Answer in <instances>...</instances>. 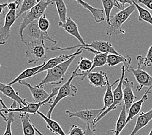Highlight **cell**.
Instances as JSON below:
<instances>
[{"instance_id":"e0dca14e","label":"cell","mask_w":152,"mask_h":135,"mask_svg":"<svg viewBox=\"0 0 152 135\" xmlns=\"http://www.w3.org/2000/svg\"><path fill=\"white\" fill-rule=\"evenodd\" d=\"M0 92H1L5 96L11 99L13 101L16 102L20 105V107H24L28 103V101L25 99L21 98L18 93L14 90L12 86L9 85H6L0 82Z\"/></svg>"},{"instance_id":"bcb514c9","label":"cell","mask_w":152,"mask_h":135,"mask_svg":"<svg viewBox=\"0 0 152 135\" xmlns=\"http://www.w3.org/2000/svg\"><path fill=\"white\" fill-rule=\"evenodd\" d=\"M148 135H152V129H151V131H150V132L149 133V134H148Z\"/></svg>"},{"instance_id":"9a60e30c","label":"cell","mask_w":152,"mask_h":135,"mask_svg":"<svg viewBox=\"0 0 152 135\" xmlns=\"http://www.w3.org/2000/svg\"><path fill=\"white\" fill-rule=\"evenodd\" d=\"M81 46L89 47V48L95 50V52L100 53L121 55L117 51H116L113 46L110 42L104 41H94L91 44H86L85 46Z\"/></svg>"},{"instance_id":"8d00e7d4","label":"cell","mask_w":152,"mask_h":135,"mask_svg":"<svg viewBox=\"0 0 152 135\" xmlns=\"http://www.w3.org/2000/svg\"><path fill=\"white\" fill-rule=\"evenodd\" d=\"M85 135H99L95 127H93L89 124H87L85 130Z\"/></svg>"},{"instance_id":"d6986e66","label":"cell","mask_w":152,"mask_h":135,"mask_svg":"<svg viewBox=\"0 0 152 135\" xmlns=\"http://www.w3.org/2000/svg\"><path fill=\"white\" fill-rule=\"evenodd\" d=\"M132 57L129 55L122 56L121 55L108 54L107 59V65L110 67L115 66L121 63H123V66H125L126 72L131 66L130 64L132 63Z\"/></svg>"},{"instance_id":"f6af8a7d","label":"cell","mask_w":152,"mask_h":135,"mask_svg":"<svg viewBox=\"0 0 152 135\" xmlns=\"http://www.w3.org/2000/svg\"><path fill=\"white\" fill-rule=\"evenodd\" d=\"M34 129H35L36 133H37L38 135H44V134H43V133H42L40 132V131H39V130H38V129L37 128V127H36L34 125Z\"/></svg>"},{"instance_id":"44dd1931","label":"cell","mask_w":152,"mask_h":135,"mask_svg":"<svg viewBox=\"0 0 152 135\" xmlns=\"http://www.w3.org/2000/svg\"><path fill=\"white\" fill-rule=\"evenodd\" d=\"M152 120V108L146 112H141L137 119L136 124L129 135H135L139 131L145 127Z\"/></svg>"},{"instance_id":"f1b7e54d","label":"cell","mask_w":152,"mask_h":135,"mask_svg":"<svg viewBox=\"0 0 152 135\" xmlns=\"http://www.w3.org/2000/svg\"><path fill=\"white\" fill-rule=\"evenodd\" d=\"M38 2L39 1H37V0H24V1H21L19 10L16 13V20L21 16H22L23 14L29 11L35 5L38 4Z\"/></svg>"},{"instance_id":"ee69618b","label":"cell","mask_w":152,"mask_h":135,"mask_svg":"<svg viewBox=\"0 0 152 135\" xmlns=\"http://www.w3.org/2000/svg\"><path fill=\"white\" fill-rule=\"evenodd\" d=\"M0 104L1 105L2 107H3V109H7V108H8L7 107V106L4 104V103H3V100L1 99V97H0Z\"/></svg>"},{"instance_id":"e575fe53","label":"cell","mask_w":152,"mask_h":135,"mask_svg":"<svg viewBox=\"0 0 152 135\" xmlns=\"http://www.w3.org/2000/svg\"><path fill=\"white\" fill-rule=\"evenodd\" d=\"M152 65V45L149 47L146 57L144 58L143 66L144 67H150Z\"/></svg>"},{"instance_id":"8fae6325","label":"cell","mask_w":152,"mask_h":135,"mask_svg":"<svg viewBox=\"0 0 152 135\" xmlns=\"http://www.w3.org/2000/svg\"><path fill=\"white\" fill-rule=\"evenodd\" d=\"M77 76H82L81 81H83L85 77L88 78L89 81L90 85H93L95 88H104L107 86V83L108 77L106 73L102 71L100 72H91L89 73H85V74H78Z\"/></svg>"},{"instance_id":"4dcf8cb0","label":"cell","mask_w":152,"mask_h":135,"mask_svg":"<svg viewBox=\"0 0 152 135\" xmlns=\"http://www.w3.org/2000/svg\"><path fill=\"white\" fill-rule=\"evenodd\" d=\"M107 53H99L95 55V57L93 60V66L89 72H91L94 69L98 67H102L104 66L107 64ZM88 72V73H89Z\"/></svg>"},{"instance_id":"836d02e7","label":"cell","mask_w":152,"mask_h":135,"mask_svg":"<svg viewBox=\"0 0 152 135\" xmlns=\"http://www.w3.org/2000/svg\"><path fill=\"white\" fill-rule=\"evenodd\" d=\"M14 121V112H9L8 113V116H7V126L5 131V133L3 135H12V124Z\"/></svg>"},{"instance_id":"1f68e13d","label":"cell","mask_w":152,"mask_h":135,"mask_svg":"<svg viewBox=\"0 0 152 135\" xmlns=\"http://www.w3.org/2000/svg\"><path fill=\"white\" fill-rule=\"evenodd\" d=\"M93 66V61L85 57H81L80 59L77 67L78 70L80 71L82 74L89 72Z\"/></svg>"},{"instance_id":"7dc6e473","label":"cell","mask_w":152,"mask_h":135,"mask_svg":"<svg viewBox=\"0 0 152 135\" xmlns=\"http://www.w3.org/2000/svg\"><path fill=\"white\" fill-rule=\"evenodd\" d=\"M0 67H1V64H0Z\"/></svg>"},{"instance_id":"ab89813d","label":"cell","mask_w":152,"mask_h":135,"mask_svg":"<svg viewBox=\"0 0 152 135\" xmlns=\"http://www.w3.org/2000/svg\"><path fill=\"white\" fill-rule=\"evenodd\" d=\"M6 14L7 13H5V12L4 11L1 14V15H0V29H1L3 27V25H4Z\"/></svg>"},{"instance_id":"c3c4849f","label":"cell","mask_w":152,"mask_h":135,"mask_svg":"<svg viewBox=\"0 0 152 135\" xmlns=\"http://www.w3.org/2000/svg\"><path fill=\"white\" fill-rule=\"evenodd\" d=\"M150 94H152V92H150Z\"/></svg>"},{"instance_id":"484cf974","label":"cell","mask_w":152,"mask_h":135,"mask_svg":"<svg viewBox=\"0 0 152 135\" xmlns=\"http://www.w3.org/2000/svg\"><path fill=\"white\" fill-rule=\"evenodd\" d=\"M119 80L120 79H117L113 83L111 84L110 83L109 81V79L107 80V86H106V92H105L104 96V107L103 109L104 111L107 110V109L109 108L111 105L113 104V90H112V88L113 86L119 82Z\"/></svg>"},{"instance_id":"60d3db41","label":"cell","mask_w":152,"mask_h":135,"mask_svg":"<svg viewBox=\"0 0 152 135\" xmlns=\"http://www.w3.org/2000/svg\"><path fill=\"white\" fill-rule=\"evenodd\" d=\"M8 5V3H1V4H0V15L4 12V9L6 7H7Z\"/></svg>"},{"instance_id":"5bb4252c","label":"cell","mask_w":152,"mask_h":135,"mask_svg":"<svg viewBox=\"0 0 152 135\" xmlns=\"http://www.w3.org/2000/svg\"><path fill=\"white\" fill-rule=\"evenodd\" d=\"M133 81H130L127 77H124L123 81V103L127 112L137 98L133 90Z\"/></svg>"},{"instance_id":"7402d4cb","label":"cell","mask_w":152,"mask_h":135,"mask_svg":"<svg viewBox=\"0 0 152 135\" xmlns=\"http://www.w3.org/2000/svg\"><path fill=\"white\" fill-rule=\"evenodd\" d=\"M45 63H43L42 64L37 66L33 67V68H28L26 70L23 71L21 74L17 77L16 78L14 79L13 81H12L10 83H9L8 85L12 86V85H14L17 83H19L21 81H25V79H28L30 77H34L36 75V74L40 70V69L45 65Z\"/></svg>"},{"instance_id":"6da1fadb","label":"cell","mask_w":152,"mask_h":135,"mask_svg":"<svg viewBox=\"0 0 152 135\" xmlns=\"http://www.w3.org/2000/svg\"><path fill=\"white\" fill-rule=\"evenodd\" d=\"M135 10V5L133 3V4L129 5L128 7L119 10V12L111 16L110 24L106 30V35L109 36V38L115 35L126 33L125 31L122 29V25L129 19V16Z\"/></svg>"},{"instance_id":"603a6c76","label":"cell","mask_w":152,"mask_h":135,"mask_svg":"<svg viewBox=\"0 0 152 135\" xmlns=\"http://www.w3.org/2000/svg\"><path fill=\"white\" fill-rule=\"evenodd\" d=\"M76 2L80 5L82 7H84V9L88 10L91 13L92 16H93L94 20H95L96 23L102 22V21H104L105 20H106V18H105V16H104V10L95 8V7H93L91 5L88 4V3L83 1H80V0H77Z\"/></svg>"},{"instance_id":"277c9868","label":"cell","mask_w":152,"mask_h":135,"mask_svg":"<svg viewBox=\"0 0 152 135\" xmlns=\"http://www.w3.org/2000/svg\"><path fill=\"white\" fill-rule=\"evenodd\" d=\"M78 70V68L77 67L73 72V73H72L71 75L70 76L69 79L67 80V81L66 83H64L62 86L59 87L58 92L57 93L55 99L53 101L51 104H50L48 114H47V117L48 118L51 119L54 109L56 107V105L59 103L60 101L67 97H75V95L77 94L78 92V89L77 86L72 84V81H73L75 77H77Z\"/></svg>"},{"instance_id":"ac0fdd59","label":"cell","mask_w":152,"mask_h":135,"mask_svg":"<svg viewBox=\"0 0 152 135\" xmlns=\"http://www.w3.org/2000/svg\"><path fill=\"white\" fill-rule=\"evenodd\" d=\"M58 25L59 27L64 29V30L66 31L67 33H69L71 36H74L75 38H77L78 41L80 42L81 45L85 46L86 44L84 40L83 39L82 36L80 35V34L77 24H76L70 17H67L66 23L62 24L59 21Z\"/></svg>"},{"instance_id":"4fadbf2b","label":"cell","mask_w":152,"mask_h":135,"mask_svg":"<svg viewBox=\"0 0 152 135\" xmlns=\"http://www.w3.org/2000/svg\"><path fill=\"white\" fill-rule=\"evenodd\" d=\"M83 50L82 48H78L77 52L70 54V55H65V54H62L60 55L52 58V59H49L48 61H47L45 65L39 70L37 74H36V75L38 74H40V73L45 72V71H48V70H50V69H52L53 68H55L57 66L60 65V64L64 63L65 61H66L67 60H69V59H71V57H75V56H78L79 55H80L82 53Z\"/></svg>"},{"instance_id":"2e32d148","label":"cell","mask_w":152,"mask_h":135,"mask_svg":"<svg viewBox=\"0 0 152 135\" xmlns=\"http://www.w3.org/2000/svg\"><path fill=\"white\" fill-rule=\"evenodd\" d=\"M18 83L21 85L27 87L30 90L34 103H41V102L46 100L50 96V94H49L43 89V88H40L38 86H33L25 81H20Z\"/></svg>"},{"instance_id":"d4e9b609","label":"cell","mask_w":152,"mask_h":135,"mask_svg":"<svg viewBox=\"0 0 152 135\" xmlns=\"http://www.w3.org/2000/svg\"><path fill=\"white\" fill-rule=\"evenodd\" d=\"M19 118L22 125L23 135H36L34 125H32L30 119V114L20 113Z\"/></svg>"},{"instance_id":"74e56055","label":"cell","mask_w":152,"mask_h":135,"mask_svg":"<svg viewBox=\"0 0 152 135\" xmlns=\"http://www.w3.org/2000/svg\"><path fill=\"white\" fill-rule=\"evenodd\" d=\"M21 1H15L13 2H8L7 7L9 10H17L20 9Z\"/></svg>"},{"instance_id":"7bdbcfd3","label":"cell","mask_w":152,"mask_h":135,"mask_svg":"<svg viewBox=\"0 0 152 135\" xmlns=\"http://www.w3.org/2000/svg\"><path fill=\"white\" fill-rule=\"evenodd\" d=\"M5 114L4 113H3L1 111V109H0V116H1V117L3 118V120H4V121H7V118L5 116V115H4Z\"/></svg>"},{"instance_id":"9c48e42d","label":"cell","mask_w":152,"mask_h":135,"mask_svg":"<svg viewBox=\"0 0 152 135\" xmlns=\"http://www.w3.org/2000/svg\"><path fill=\"white\" fill-rule=\"evenodd\" d=\"M25 55L28 64H34L40 60L45 59L47 56V51L49 47H46L45 42L31 44L27 45Z\"/></svg>"},{"instance_id":"7c38bea8","label":"cell","mask_w":152,"mask_h":135,"mask_svg":"<svg viewBox=\"0 0 152 135\" xmlns=\"http://www.w3.org/2000/svg\"><path fill=\"white\" fill-rule=\"evenodd\" d=\"M17 10H9L6 14L5 23L0 29V45H4L10 36V30L16 20Z\"/></svg>"},{"instance_id":"f35d334b","label":"cell","mask_w":152,"mask_h":135,"mask_svg":"<svg viewBox=\"0 0 152 135\" xmlns=\"http://www.w3.org/2000/svg\"><path fill=\"white\" fill-rule=\"evenodd\" d=\"M137 3H140L145 5L148 9L152 10V0H138V1H135Z\"/></svg>"},{"instance_id":"d6a6232c","label":"cell","mask_w":152,"mask_h":135,"mask_svg":"<svg viewBox=\"0 0 152 135\" xmlns=\"http://www.w3.org/2000/svg\"><path fill=\"white\" fill-rule=\"evenodd\" d=\"M38 25L42 32H48V31L50 27V22L48 18H46L45 14L43 15L38 21Z\"/></svg>"},{"instance_id":"83f0119b","label":"cell","mask_w":152,"mask_h":135,"mask_svg":"<svg viewBox=\"0 0 152 135\" xmlns=\"http://www.w3.org/2000/svg\"><path fill=\"white\" fill-rule=\"evenodd\" d=\"M133 4L135 5L136 9L139 13V20L140 21H145L146 23L150 24L152 25V15L150 12L147 9H144L143 7H140L138 3H137L135 1L132 0Z\"/></svg>"},{"instance_id":"d590c367","label":"cell","mask_w":152,"mask_h":135,"mask_svg":"<svg viewBox=\"0 0 152 135\" xmlns=\"http://www.w3.org/2000/svg\"><path fill=\"white\" fill-rule=\"evenodd\" d=\"M67 135H85V132L80 127L73 125L70 127L68 134Z\"/></svg>"},{"instance_id":"30bf717a","label":"cell","mask_w":152,"mask_h":135,"mask_svg":"<svg viewBox=\"0 0 152 135\" xmlns=\"http://www.w3.org/2000/svg\"><path fill=\"white\" fill-rule=\"evenodd\" d=\"M104 111L103 108L101 109H85L77 112H71L67 110L66 113L69 118H78L94 127L93 124L97 118Z\"/></svg>"},{"instance_id":"4316f807","label":"cell","mask_w":152,"mask_h":135,"mask_svg":"<svg viewBox=\"0 0 152 135\" xmlns=\"http://www.w3.org/2000/svg\"><path fill=\"white\" fill-rule=\"evenodd\" d=\"M127 114H128V112L126 111L125 106L123 105L121 113H120V115H119L117 121V123H116V129L115 130L116 135H120L122 130L124 129V127L126 126Z\"/></svg>"},{"instance_id":"5b68a950","label":"cell","mask_w":152,"mask_h":135,"mask_svg":"<svg viewBox=\"0 0 152 135\" xmlns=\"http://www.w3.org/2000/svg\"><path fill=\"white\" fill-rule=\"evenodd\" d=\"M55 3L54 1H39L38 4L35 5L33 8L31 9L29 11L23 14L22 16L23 20L20 24L19 27V35L20 38L22 36L24 30L28 25L38 21L43 15L45 14L46 9H48L49 5Z\"/></svg>"},{"instance_id":"52a82bcc","label":"cell","mask_w":152,"mask_h":135,"mask_svg":"<svg viewBox=\"0 0 152 135\" xmlns=\"http://www.w3.org/2000/svg\"><path fill=\"white\" fill-rule=\"evenodd\" d=\"M59 87H55L52 89L51 93L50 94V96L46 100L43 101L41 103H28L27 105L24 106L22 107H16V108H12L10 107L9 108L7 109H1V111L4 113V114H8L9 112H18L23 113V114H37V112L39 111V109L42 106L46 105L48 103H51L53 101L52 99L57 95L58 92Z\"/></svg>"},{"instance_id":"f546056e","label":"cell","mask_w":152,"mask_h":135,"mask_svg":"<svg viewBox=\"0 0 152 135\" xmlns=\"http://www.w3.org/2000/svg\"><path fill=\"white\" fill-rule=\"evenodd\" d=\"M55 3L57 10V13L58 14L60 22L62 24L66 23L67 18V9L66 5L65 4V2L62 1V0H58V1H55Z\"/></svg>"},{"instance_id":"3957f363","label":"cell","mask_w":152,"mask_h":135,"mask_svg":"<svg viewBox=\"0 0 152 135\" xmlns=\"http://www.w3.org/2000/svg\"><path fill=\"white\" fill-rule=\"evenodd\" d=\"M77 57L76 56L71 57V59L65 61L64 63L60 64L57 66L50 69L47 71V74L42 81L37 85L40 88H43L47 84H51L53 85H58L61 83L64 80L65 75L70 67L71 64Z\"/></svg>"},{"instance_id":"b9f144b4","label":"cell","mask_w":152,"mask_h":135,"mask_svg":"<svg viewBox=\"0 0 152 135\" xmlns=\"http://www.w3.org/2000/svg\"><path fill=\"white\" fill-rule=\"evenodd\" d=\"M106 135H116L115 131L113 130V129L108 131L106 133Z\"/></svg>"},{"instance_id":"7a4b0ae2","label":"cell","mask_w":152,"mask_h":135,"mask_svg":"<svg viewBox=\"0 0 152 135\" xmlns=\"http://www.w3.org/2000/svg\"><path fill=\"white\" fill-rule=\"evenodd\" d=\"M20 39L25 46L42 42H49L54 45L57 44V41L50 37L48 32H43L39 30L38 21L29 24L25 29Z\"/></svg>"},{"instance_id":"ba28073f","label":"cell","mask_w":152,"mask_h":135,"mask_svg":"<svg viewBox=\"0 0 152 135\" xmlns=\"http://www.w3.org/2000/svg\"><path fill=\"white\" fill-rule=\"evenodd\" d=\"M121 77L119 78V82L117 85V86L116 87L115 89L113 90V104L111 105V107L107 109V110L104 111L102 114H101L97 119L95 120V122H94L93 125L95 127L96 124L99 122L100 120L103 118L105 116L107 115L108 113L110 112L111 111L115 110L119 105L123 103V81H124V79L125 77V73L126 69L124 66H122L121 67Z\"/></svg>"},{"instance_id":"8992f818","label":"cell","mask_w":152,"mask_h":135,"mask_svg":"<svg viewBox=\"0 0 152 135\" xmlns=\"http://www.w3.org/2000/svg\"><path fill=\"white\" fill-rule=\"evenodd\" d=\"M137 60L138 62L137 69L130 66L127 70V72L132 73L134 75L137 82L139 84L136 90L137 92H140L144 87H146L148 89L152 90V76L142 68L144 57L141 55H138L137 57Z\"/></svg>"},{"instance_id":"cb8c5ba5","label":"cell","mask_w":152,"mask_h":135,"mask_svg":"<svg viewBox=\"0 0 152 135\" xmlns=\"http://www.w3.org/2000/svg\"><path fill=\"white\" fill-rule=\"evenodd\" d=\"M37 114H38L41 118H43L45 122L46 123V127L50 132L55 134L56 135H67L64 133L62 128H61L60 124L56 122L55 120L47 117V116L43 114L40 111L37 112Z\"/></svg>"},{"instance_id":"ffe728a7","label":"cell","mask_w":152,"mask_h":135,"mask_svg":"<svg viewBox=\"0 0 152 135\" xmlns=\"http://www.w3.org/2000/svg\"><path fill=\"white\" fill-rule=\"evenodd\" d=\"M150 89H148L145 91L143 96L141 97V99L139 101L134 102L131 106V107L129 108V111H128L127 114V120H126V125L132 120L136 116L139 115L140 112L141 108H142L143 104L147 100H148V95L149 93H150Z\"/></svg>"}]
</instances>
